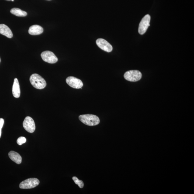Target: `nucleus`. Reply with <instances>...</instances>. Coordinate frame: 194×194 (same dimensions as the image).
Returning a JSON list of instances; mask_svg holds the SVG:
<instances>
[{
  "instance_id": "21",
  "label": "nucleus",
  "mask_w": 194,
  "mask_h": 194,
  "mask_svg": "<svg viewBox=\"0 0 194 194\" xmlns=\"http://www.w3.org/2000/svg\"><path fill=\"white\" fill-rule=\"evenodd\" d=\"M12 1H13H13H14V0H12Z\"/></svg>"
},
{
  "instance_id": "18",
  "label": "nucleus",
  "mask_w": 194,
  "mask_h": 194,
  "mask_svg": "<svg viewBox=\"0 0 194 194\" xmlns=\"http://www.w3.org/2000/svg\"><path fill=\"white\" fill-rule=\"evenodd\" d=\"M1 134H2V129H0V138L1 137Z\"/></svg>"
},
{
  "instance_id": "5",
  "label": "nucleus",
  "mask_w": 194,
  "mask_h": 194,
  "mask_svg": "<svg viewBox=\"0 0 194 194\" xmlns=\"http://www.w3.org/2000/svg\"><path fill=\"white\" fill-rule=\"evenodd\" d=\"M151 17L149 15H147L143 18L139 24L138 32L140 35L144 34L147 31L149 27L150 26V21Z\"/></svg>"
},
{
  "instance_id": "15",
  "label": "nucleus",
  "mask_w": 194,
  "mask_h": 194,
  "mask_svg": "<svg viewBox=\"0 0 194 194\" xmlns=\"http://www.w3.org/2000/svg\"><path fill=\"white\" fill-rule=\"evenodd\" d=\"M72 179L74 181V183H75L76 185H78L80 188H83L84 183L82 181L80 180H79L78 179V178L76 177H73Z\"/></svg>"
},
{
  "instance_id": "19",
  "label": "nucleus",
  "mask_w": 194,
  "mask_h": 194,
  "mask_svg": "<svg viewBox=\"0 0 194 194\" xmlns=\"http://www.w3.org/2000/svg\"><path fill=\"white\" fill-rule=\"evenodd\" d=\"M6 1H12V0H6Z\"/></svg>"
},
{
  "instance_id": "20",
  "label": "nucleus",
  "mask_w": 194,
  "mask_h": 194,
  "mask_svg": "<svg viewBox=\"0 0 194 194\" xmlns=\"http://www.w3.org/2000/svg\"><path fill=\"white\" fill-rule=\"evenodd\" d=\"M1 58H0V62H1Z\"/></svg>"
},
{
  "instance_id": "9",
  "label": "nucleus",
  "mask_w": 194,
  "mask_h": 194,
  "mask_svg": "<svg viewBox=\"0 0 194 194\" xmlns=\"http://www.w3.org/2000/svg\"><path fill=\"white\" fill-rule=\"evenodd\" d=\"M97 45L102 50L107 52H110L112 50V47L110 43L103 39H98L96 41Z\"/></svg>"
},
{
  "instance_id": "8",
  "label": "nucleus",
  "mask_w": 194,
  "mask_h": 194,
  "mask_svg": "<svg viewBox=\"0 0 194 194\" xmlns=\"http://www.w3.org/2000/svg\"><path fill=\"white\" fill-rule=\"evenodd\" d=\"M66 82L70 87L76 89H80L83 86V83L82 81L74 77H67L66 80Z\"/></svg>"
},
{
  "instance_id": "14",
  "label": "nucleus",
  "mask_w": 194,
  "mask_h": 194,
  "mask_svg": "<svg viewBox=\"0 0 194 194\" xmlns=\"http://www.w3.org/2000/svg\"><path fill=\"white\" fill-rule=\"evenodd\" d=\"M11 13L18 17H25L27 15V13L18 8H13L11 9Z\"/></svg>"
},
{
  "instance_id": "12",
  "label": "nucleus",
  "mask_w": 194,
  "mask_h": 194,
  "mask_svg": "<svg viewBox=\"0 0 194 194\" xmlns=\"http://www.w3.org/2000/svg\"><path fill=\"white\" fill-rule=\"evenodd\" d=\"M0 33L9 38H11L13 37L12 32L11 29L3 24H0Z\"/></svg>"
},
{
  "instance_id": "1",
  "label": "nucleus",
  "mask_w": 194,
  "mask_h": 194,
  "mask_svg": "<svg viewBox=\"0 0 194 194\" xmlns=\"http://www.w3.org/2000/svg\"><path fill=\"white\" fill-rule=\"evenodd\" d=\"M31 84L37 89H43L46 86L45 80L41 76L36 74H32L29 78Z\"/></svg>"
},
{
  "instance_id": "10",
  "label": "nucleus",
  "mask_w": 194,
  "mask_h": 194,
  "mask_svg": "<svg viewBox=\"0 0 194 194\" xmlns=\"http://www.w3.org/2000/svg\"><path fill=\"white\" fill-rule=\"evenodd\" d=\"M12 94L15 98H19L20 96L21 91L20 86L17 78L14 79L12 87Z\"/></svg>"
},
{
  "instance_id": "13",
  "label": "nucleus",
  "mask_w": 194,
  "mask_h": 194,
  "mask_svg": "<svg viewBox=\"0 0 194 194\" xmlns=\"http://www.w3.org/2000/svg\"><path fill=\"white\" fill-rule=\"evenodd\" d=\"M8 155L11 159L16 164H20L22 162V159L20 155L14 151L9 152Z\"/></svg>"
},
{
  "instance_id": "11",
  "label": "nucleus",
  "mask_w": 194,
  "mask_h": 194,
  "mask_svg": "<svg viewBox=\"0 0 194 194\" xmlns=\"http://www.w3.org/2000/svg\"><path fill=\"white\" fill-rule=\"evenodd\" d=\"M43 32V29L38 25H32L29 27V33L32 35H37L41 34Z\"/></svg>"
},
{
  "instance_id": "3",
  "label": "nucleus",
  "mask_w": 194,
  "mask_h": 194,
  "mask_svg": "<svg viewBox=\"0 0 194 194\" xmlns=\"http://www.w3.org/2000/svg\"><path fill=\"white\" fill-rule=\"evenodd\" d=\"M124 78L130 82H137L141 79L142 74L138 70H130L126 72L124 75Z\"/></svg>"
},
{
  "instance_id": "4",
  "label": "nucleus",
  "mask_w": 194,
  "mask_h": 194,
  "mask_svg": "<svg viewBox=\"0 0 194 194\" xmlns=\"http://www.w3.org/2000/svg\"><path fill=\"white\" fill-rule=\"evenodd\" d=\"M39 183L40 181L37 178H29L21 182L19 188L23 189H31L37 186Z\"/></svg>"
},
{
  "instance_id": "16",
  "label": "nucleus",
  "mask_w": 194,
  "mask_h": 194,
  "mask_svg": "<svg viewBox=\"0 0 194 194\" xmlns=\"http://www.w3.org/2000/svg\"><path fill=\"white\" fill-rule=\"evenodd\" d=\"M26 139L25 137H21L18 138L17 141V142L19 145H21L26 142Z\"/></svg>"
},
{
  "instance_id": "2",
  "label": "nucleus",
  "mask_w": 194,
  "mask_h": 194,
  "mask_svg": "<svg viewBox=\"0 0 194 194\" xmlns=\"http://www.w3.org/2000/svg\"><path fill=\"white\" fill-rule=\"evenodd\" d=\"M82 123L88 126H95L98 125L100 120L98 116L92 114L81 115L79 117Z\"/></svg>"
},
{
  "instance_id": "17",
  "label": "nucleus",
  "mask_w": 194,
  "mask_h": 194,
  "mask_svg": "<svg viewBox=\"0 0 194 194\" xmlns=\"http://www.w3.org/2000/svg\"><path fill=\"white\" fill-rule=\"evenodd\" d=\"M4 123V119L2 118H0V129H2Z\"/></svg>"
},
{
  "instance_id": "7",
  "label": "nucleus",
  "mask_w": 194,
  "mask_h": 194,
  "mask_svg": "<svg viewBox=\"0 0 194 194\" xmlns=\"http://www.w3.org/2000/svg\"><path fill=\"white\" fill-rule=\"evenodd\" d=\"M23 128L28 132L32 133L35 130V124L34 120L30 116H27L23 121Z\"/></svg>"
},
{
  "instance_id": "6",
  "label": "nucleus",
  "mask_w": 194,
  "mask_h": 194,
  "mask_svg": "<svg viewBox=\"0 0 194 194\" xmlns=\"http://www.w3.org/2000/svg\"><path fill=\"white\" fill-rule=\"evenodd\" d=\"M41 56L43 61L50 64L55 63L58 60V59L54 53L50 51L43 52L41 54Z\"/></svg>"
}]
</instances>
